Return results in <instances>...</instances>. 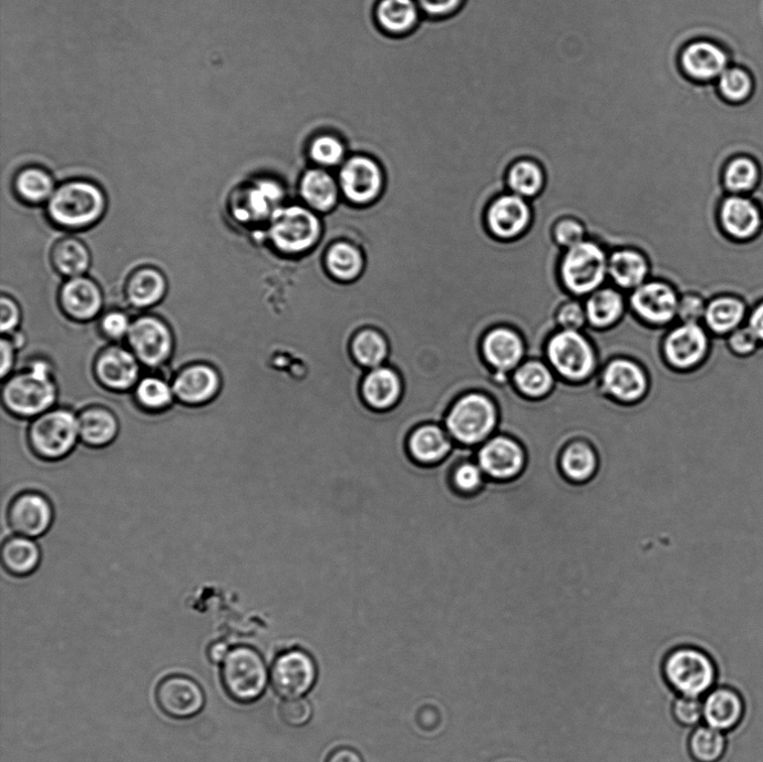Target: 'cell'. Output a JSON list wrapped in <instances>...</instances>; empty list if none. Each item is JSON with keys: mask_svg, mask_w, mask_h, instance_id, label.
<instances>
[{"mask_svg": "<svg viewBox=\"0 0 763 762\" xmlns=\"http://www.w3.org/2000/svg\"><path fill=\"white\" fill-rule=\"evenodd\" d=\"M721 95L731 102L746 100L753 91V80L747 71L741 68H728L718 79Z\"/></svg>", "mask_w": 763, "mask_h": 762, "instance_id": "681fc988", "label": "cell"}, {"mask_svg": "<svg viewBox=\"0 0 763 762\" xmlns=\"http://www.w3.org/2000/svg\"><path fill=\"white\" fill-rule=\"evenodd\" d=\"M79 440L78 415L68 409H52L35 418L28 432L32 452L49 462L70 455Z\"/></svg>", "mask_w": 763, "mask_h": 762, "instance_id": "9c48e42d", "label": "cell"}, {"mask_svg": "<svg viewBox=\"0 0 763 762\" xmlns=\"http://www.w3.org/2000/svg\"><path fill=\"white\" fill-rule=\"evenodd\" d=\"M318 677L313 657L298 648L277 656L270 669L271 686L286 700L305 698L315 688Z\"/></svg>", "mask_w": 763, "mask_h": 762, "instance_id": "4fadbf2b", "label": "cell"}, {"mask_svg": "<svg viewBox=\"0 0 763 762\" xmlns=\"http://www.w3.org/2000/svg\"><path fill=\"white\" fill-rule=\"evenodd\" d=\"M0 330L4 334L14 332L22 321V311L18 302L11 297L3 296L0 300Z\"/></svg>", "mask_w": 763, "mask_h": 762, "instance_id": "680465c9", "label": "cell"}, {"mask_svg": "<svg viewBox=\"0 0 763 762\" xmlns=\"http://www.w3.org/2000/svg\"><path fill=\"white\" fill-rule=\"evenodd\" d=\"M229 649L223 641L212 643L207 649V658L213 665H221Z\"/></svg>", "mask_w": 763, "mask_h": 762, "instance_id": "be15d7a7", "label": "cell"}, {"mask_svg": "<svg viewBox=\"0 0 763 762\" xmlns=\"http://www.w3.org/2000/svg\"><path fill=\"white\" fill-rule=\"evenodd\" d=\"M323 233L321 215L300 204L283 205L267 225V236L272 246L289 257L312 251L320 244Z\"/></svg>", "mask_w": 763, "mask_h": 762, "instance_id": "277c9868", "label": "cell"}, {"mask_svg": "<svg viewBox=\"0 0 763 762\" xmlns=\"http://www.w3.org/2000/svg\"><path fill=\"white\" fill-rule=\"evenodd\" d=\"M355 362L365 370L384 365L390 357V343L386 336L378 329L359 330L350 344Z\"/></svg>", "mask_w": 763, "mask_h": 762, "instance_id": "b9f144b4", "label": "cell"}, {"mask_svg": "<svg viewBox=\"0 0 763 762\" xmlns=\"http://www.w3.org/2000/svg\"><path fill=\"white\" fill-rule=\"evenodd\" d=\"M133 322L130 317L121 311H111L101 320L102 332L112 340H121L128 337Z\"/></svg>", "mask_w": 763, "mask_h": 762, "instance_id": "6f0895ef", "label": "cell"}, {"mask_svg": "<svg viewBox=\"0 0 763 762\" xmlns=\"http://www.w3.org/2000/svg\"><path fill=\"white\" fill-rule=\"evenodd\" d=\"M298 194L305 205L319 215L333 212L342 198L338 179L330 171L320 167H309L303 172Z\"/></svg>", "mask_w": 763, "mask_h": 762, "instance_id": "4316f807", "label": "cell"}, {"mask_svg": "<svg viewBox=\"0 0 763 762\" xmlns=\"http://www.w3.org/2000/svg\"><path fill=\"white\" fill-rule=\"evenodd\" d=\"M41 558V549L32 538L16 535L3 544L2 564L13 576H30L39 568Z\"/></svg>", "mask_w": 763, "mask_h": 762, "instance_id": "ab89813d", "label": "cell"}, {"mask_svg": "<svg viewBox=\"0 0 763 762\" xmlns=\"http://www.w3.org/2000/svg\"><path fill=\"white\" fill-rule=\"evenodd\" d=\"M588 328L609 330L621 322L628 311L627 294L610 284L584 299Z\"/></svg>", "mask_w": 763, "mask_h": 762, "instance_id": "f546056e", "label": "cell"}, {"mask_svg": "<svg viewBox=\"0 0 763 762\" xmlns=\"http://www.w3.org/2000/svg\"><path fill=\"white\" fill-rule=\"evenodd\" d=\"M54 522V507L43 493L27 491L18 494L10 503L8 523L11 531L32 539L48 534Z\"/></svg>", "mask_w": 763, "mask_h": 762, "instance_id": "ac0fdd59", "label": "cell"}, {"mask_svg": "<svg viewBox=\"0 0 763 762\" xmlns=\"http://www.w3.org/2000/svg\"><path fill=\"white\" fill-rule=\"evenodd\" d=\"M324 264L328 274L339 282L358 280L365 268L362 250L347 239L334 240L326 250Z\"/></svg>", "mask_w": 763, "mask_h": 762, "instance_id": "d590c367", "label": "cell"}, {"mask_svg": "<svg viewBox=\"0 0 763 762\" xmlns=\"http://www.w3.org/2000/svg\"><path fill=\"white\" fill-rule=\"evenodd\" d=\"M545 360L570 384L587 383L602 367L597 347L585 331L557 329L546 343Z\"/></svg>", "mask_w": 763, "mask_h": 762, "instance_id": "7a4b0ae2", "label": "cell"}, {"mask_svg": "<svg viewBox=\"0 0 763 762\" xmlns=\"http://www.w3.org/2000/svg\"><path fill=\"white\" fill-rule=\"evenodd\" d=\"M759 178L756 164L746 157H739L730 162L724 171L725 187L735 193L752 189Z\"/></svg>", "mask_w": 763, "mask_h": 762, "instance_id": "c3c4849f", "label": "cell"}, {"mask_svg": "<svg viewBox=\"0 0 763 762\" xmlns=\"http://www.w3.org/2000/svg\"><path fill=\"white\" fill-rule=\"evenodd\" d=\"M14 187L19 197L32 205L48 204L56 189L52 175L37 166L19 172Z\"/></svg>", "mask_w": 763, "mask_h": 762, "instance_id": "7bdbcfd3", "label": "cell"}, {"mask_svg": "<svg viewBox=\"0 0 763 762\" xmlns=\"http://www.w3.org/2000/svg\"><path fill=\"white\" fill-rule=\"evenodd\" d=\"M220 666L221 686L231 701L249 706L265 696L270 682V671L257 649L237 646L228 651Z\"/></svg>", "mask_w": 763, "mask_h": 762, "instance_id": "8992f818", "label": "cell"}, {"mask_svg": "<svg viewBox=\"0 0 763 762\" xmlns=\"http://www.w3.org/2000/svg\"><path fill=\"white\" fill-rule=\"evenodd\" d=\"M126 339L141 363L151 368L165 364L172 358L175 348L171 327L153 316L141 317L133 322Z\"/></svg>", "mask_w": 763, "mask_h": 762, "instance_id": "e0dca14e", "label": "cell"}, {"mask_svg": "<svg viewBox=\"0 0 763 762\" xmlns=\"http://www.w3.org/2000/svg\"><path fill=\"white\" fill-rule=\"evenodd\" d=\"M326 762H364L362 755L353 748L339 746L332 750Z\"/></svg>", "mask_w": 763, "mask_h": 762, "instance_id": "6125c7cd", "label": "cell"}, {"mask_svg": "<svg viewBox=\"0 0 763 762\" xmlns=\"http://www.w3.org/2000/svg\"><path fill=\"white\" fill-rule=\"evenodd\" d=\"M591 237L588 224L576 216L565 215L553 227L554 241L563 249L571 248Z\"/></svg>", "mask_w": 763, "mask_h": 762, "instance_id": "7dc6e473", "label": "cell"}, {"mask_svg": "<svg viewBox=\"0 0 763 762\" xmlns=\"http://www.w3.org/2000/svg\"><path fill=\"white\" fill-rule=\"evenodd\" d=\"M63 311L76 321H90L102 311L104 299L100 286L86 277L69 279L60 292Z\"/></svg>", "mask_w": 763, "mask_h": 762, "instance_id": "83f0119b", "label": "cell"}, {"mask_svg": "<svg viewBox=\"0 0 763 762\" xmlns=\"http://www.w3.org/2000/svg\"><path fill=\"white\" fill-rule=\"evenodd\" d=\"M704 297L698 292H684L680 295L678 322L700 323L704 320L707 311Z\"/></svg>", "mask_w": 763, "mask_h": 762, "instance_id": "9f6ffc18", "label": "cell"}, {"mask_svg": "<svg viewBox=\"0 0 763 762\" xmlns=\"http://www.w3.org/2000/svg\"><path fill=\"white\" fill-rule=\"evenodd\" d=\"M662 673L671 690L681 697L700 699L716 681L713 660L692 647L674 649L663 660Z\"/></svg>", "mask_w": 763, "mask_h": 762, "instance_id": "ba28073f", "label": "cell"}, {"mask_svg": "<svg viewBox=\"0 0 763 762\" xmlns=\"http://www.w3.org/2000/svg\"><path fill=\"white\" fill-rule=\"evenodd\" d=\"M175 399L190 408L213 402L221 390V377L209 364L195 363L182 369L173 381Z\"/></svg>", "mask_w": 763, "mask_h": 762, "instance_id": "603a6c76", "label": "cell"}, {"mask_svg": "<svg viewBox=\"0 0 763 762\" xmlns=\"http://www.w3.org/2000/svg\"><path fill=\"white\" fill-rule=\"evenodd\" d=\"M671 712L679 725L693 728L703 719V702L698 698L680 696L673 701Z\"/></svg>", "mask_w": 763, "mask_h": 762, "instance_id": "db71d44e", "label": "cell"}, {"mask_svg": "<svg viewBox=\"0 0 763 762\" xmlns=\"http://www.w3.org/2000/svg\"><path fill=\"white\" fill-rule=\"evenodd\" d=\"M475 460L487 478L507 482L525 472L527 453L516 439L496 433L477 447Z\"/></svg>", "mask_w": 763, "mask_h": 762, "instance_id": "2e32d148", "label": "cell"}, {"mask_svg": "<svg viewBox=\"0 0 763 762\" xmlns=\"http://www.w3.org/2000/svg\"><path fill=\"white\" fill-rule=\"evenodd\" d=\"M404 390L402 375L389 364L367 370L361 383L362 400L375 412L395 409L403 399Z\"/></svg>", "mask_w": 763, "mask_h": 762, "instance_id": "484cf974", "label": "cell"}, {"mask_svg": "<svg viewBox=\"0 0 763 762\" xmlns=\"http://www.w3.org/2000/svg\"><path fill=\"white\" fill-rule=\"evenodd\" d=\"M725 51L709 40H693L679 50L678 66L684 79L694 83L718 80L729 68Z\"/></svg>", "mask_w": 763, "mask_h": 762, "instance_id": "44dd1931", "label": "cell"}, {"mask_svg": "<svg viewBox=\"0 0 763 762\" xmlns=\"http://www.w3.org/2000/svg\"><path fill=\"white\" fill-rule=\"evenodd\" d=\"M609 248L596 238L565 249L559 262L564 289L574 298L585 299L609 284Z\"/></svg>", "mask_w": 763, "mask_h": 762, "instance_id": "3957f363", "label": "cell"}, {"mask_svg": "<svg viewBox=\"0 0 763 762\" xmlns=\"http://www.w3.org/2000/svg\"><path fill=\"white\" fill-rule=\"evenodd\" d=\"M372 21L381 34L401 40L413 35L424 17L416 0H375Z\"/></svg>", "mask_w": 763, "mask_h": 762, "instance_id": "cb8c5ba5", "label": "cell"}, {"mask_svg": "<svg viewBox=\"0 0 763 762\" xmlns=\"http://www.w3.org/2000/svg\"><path fill=\"white\" fill-rule=\"evenodd\" d=\"M720 222L729 235L745 239L759 230L761 215L750 199L733 196L723 200L720 207Z\"/></svg>", "mask_w": 763, "mask_h": 762, "instance_id": "8d00e7d4", "label": "cell"}, {"mask_svg": "<svg viewBox=\"0 0 763 762\" xmlns=\"http://www.w3.org/2000/svg\"><path fill=\"white\" fill-rule=\"evenodd\" d=\"M725 750L724 733L710 725L698 727L689 738V752L697 762H718Z\"/></svg>", "mask_w": 763, "mask_h": 762, "instance_id": "bcb514c9", "label": "cell"}, {"mask_svg": "<svg viewBox=\"0 0 763 762\" xmlns=\"http://www.w3.org/2000/svg\"><path fill=\"white\" fill-rule=\"evenodd\" d=\"M58 394L51 365L39 360L25 371L8 379L3 387L2 401L11 415L22 420H34L54 408Z\"/></svg>", "mask_w": 763, "mask_h": 762, "instance_id": "6da1fadb", "label": "cell"}, {"mask_svg": "<svg viewBox=\"0 0 763 762\" xmlns=\"http://www.w3.org/2000/svg\"><path fill=\"white\" fill-rule=\"evenodd\" d=\"M94 374L104 389L115 393L128 392L140 383L141 361L132 350L110 347L97 356Z\"/></svg>", "mask_w": 763, "mask_h": 762, "instance_id": "7402d4cb", "label": "cell"}, {"mask_svg": "<svg viewBox=\"0 0 763 762\" xmlns=\"http://www.w3.org/2000/svg\"><path fill=\"white\" fill-rule=\"evenodd\" d=\"M80 441L89 447L102 449L118 435L116 415L103 406H90L78 415Z\"/></svg>", "mask_w": 763, "mask_h": 762, "instance_id": "d6a6232c", "label": "cell"}, {"mask_svg": "<svg viewBox=\"0 0 763 762\" xmlns=\"http://www.w3.org/2000/svg\"><path fill=\"white\" fill-rule=\"evenodd\" d=\"M137 404L148 413H162L174 403L173 387L159 377H145L135 388Z\"/></svg>", "mask_w": 763, "mask_h": 762, "instance_id": "f6af8a7d", "label": "cell"}, {"mask_svg": "<svg viewBox=\"0 0 763 762\" xmlns=\"http://www.w3.org/2000/svg\"><path fill=\"white\" fill-rule=\"evenodd\" d=\"M17 349L12 340L7 338L2 339V344H0V352H2V365H0L2 372H0V374H2V378H7L14 367Z\"/></svg>", "mask_w": 763, "mask_h": 762, "instance_id": "94428289", "label": "cell"}, {"mask_svg": "<svg viewBox=\"0 0 763 762\" xmlns=\"http://www.w3.org/2000/svg\"><path fill=\"white\" fill-rule=\"evenodd\" d=\"M710 338L700 323L677 322L662 340L666 362L677 371H693L701 367L710 354Z\"/></svg>", "mask_w": 763, "mask_h": 762, "instance_id": "5bb4252c", "label": "cell"}, {"mask_svg": "<svg viewBox=\"0 0 763 762\" xmlns=\"http://www.w3.org/2000/svg\"><path fill=\"white\" fill-rule=\"evenodd\" d=\"M305 153L309 165L328 171L340 168L351 155L347 141L337 132H313L306 143Z\"/></svg>", "mask_w": 763, "mask_h": 762, "instance_id": "836d02e7", "label": "cell"}, {"mask_svg": "<svg viewBox=\"0 0 763 762\" xmlns=\"http://www.w3.org/2000/svg\"><path fill=\"white\" fill-rule=\"evenodd\" d=\"M556 323L558 329L585 331L588 320L584 299L571 297L563 302L556 312Z\"/></svg>", "mask_w": 763, "mask_h": 762, "instance_id": "816d5d0a", "label": "cell"}, {"mask_svg": "<svg viewBox=\"0 0 763 762\" xmlns=\"http://www.w3.org/2000/svg\"><path fill=\"white\" fill-rule=\"evenodd\" d=\"M560 468L565 477L576 484L594 478L599 468V457L594 446L577 440L566 446L560 456Z\"/></svg>", "mask_w": 763, "mask_h": 762, "instance_id": "f35d334b", "label": "cell"}, {"mask_svg": "<svg viewBox=\"0 0 763 762\" xmlns=\"http://www.w3.org/2000/svg\"><path fill=\"white\" fill-rule=\"evenodd\" d=\"M516 390L526 399L540 401L548 398L557 385L558 377L544 359L527 358L513 373Z\"/></svg>", "mask_w": 763, "mask_h": 762, "instance_id": "4dcf8cb0", "label": "cell"}, {"mask_svg": "<svg viewBox=\"0 0 763 762\" xmlns=\"http://www.w3.org/2000/svg\"><path fill=\"white\" fill-rule=\"evenodd\" d=\"M338 183L343 199L351 205L365 207L383 195L386 175L374 157L354 153L339 168Z\"/></svg>", "mask_w": 763, "mask_h": 762, "instance_id": "30bf717a", "label": "cell"}, {"mask_svg": "<svg viewBox=\"0 0 763 762\" xmlns=\"http://www.w3.org/2000/svg\"><path fill=\"white\" fill-rule=\"evenodd\" d=\"M455 446L444 425L437 423H426L416 428L408 442L411 457L424 466L441 464L452 454Z\"/></svg>", "mask_w": 763, "mask_h": 762, "instance_id": "f1b7e54d", "label": "cell"}, {"mask_svg": "<svg viewBox=\"0 0 763 762\" xmlns=\"http://www.w3.org/2000/svg\"><path fill=\"white\" fill-rule=\"evenodd\" d=\"M546 185V169L544 165L535 158H519L507 168L505 186L508 193H513L533 202L543 194Z\"/></svg>", "mask_w": 763, "mask_h": 762, "instance_id": "e575fe53", "label": "cell"}, {"mask_svg": "<svg viewBox=\"0 0 763 762\" xmlns=\"http://www.w3.org/2000/svg\"><path fill=\"white\" fill-rule=\"evenodd\" d=\"M745 306L732 297H719L707 306L704 322L714 333H725L733 330L743 320Z\"/></svg>", "mask_w": 763, "mask_h": 762, "instance_id": "ee69618b", "label": "cell"}, {"mask_svg": "<svg viewBox=\"0 0 763 762\" xmlns=\"http://www.w3.org/2000/svg\"><path fill=\"white\" fill-rule=\"evenodd\" d=\"M486 482L487 477L475 459L458 463L452 472V485L463 495L477 494Z\"/></svg>", "mask_w": 763, "mask_h": 762, "instance_id": "f907efd6", "label": "cell"}, {"mask_svg": "<svg viewBox=\"0 0 763 762\" xmlns=\"http://www.w3.org/2000/svg\"><path fill=\"white\" fill-rule=\"evenodd\" d=\"M156 702L162 712L174 720L197 717L205 708L206 696L194 679L174 675L164 678L156 689Z\"/></svg>", "mask_w": 763, "mask_h": 762, "instance_id": "d6986e66", "label": "cell"}, {"mask_svg": "<svg viewBox=\"0 0 763 762\" xmlns=\"http://www.w3.org/2000/svg\"><path fill=\"white\" fill-rule=\"evenodd\" d=\"M279 714L287 725L302 728L311 721L313 708L306 698L287 699L280 706Z\"/></svg>", "mask_w": 763, "mask_h": 762, "instance_id": "11a10c76", "label": "cell"}, {"mask_svg": "<svg viewBox=\"0 0 763 762\" xmlns=\"http://www.w3.org/2000/svg\"><path fill=\"white\" fill-rule=\"evenodd\" d=\"M680 295L672 284L651 278L627 294L628 309L650 327L670 328L678 322Z\"/></svg>", "mask_w": 763, "mask_h": 762, "instance_id": "8fae6325", "label": "cell"}, {"mask_svg": "<svg viewBox=\"0 0 763 762\" xmlns=\"http://www.w3.org/2000/svg\"><path fill=\"white\" fill-rule=\"evenodd\" d=\"M653 278V267L647 254L632 246L609 251L608 280L619 290L629 294Z\"/></svg>", "mask_w": 763, "mask_h": 762, "instance_id": "d4e9b609", "label": "cell"}, {"mask_svg": "<svg viewBox=\"0 0 763 762\" xmlns=\"http://www.w3.org/2000/svg\"><path fill=\"white\" fill-rule=\"evenodd\" d=\"M498 423L494 400L482 392H470L454 402L444 428L455 444L477 449L497 433Z\"/></svg>", "mask_w": 763, "mask_h": 762, "instance_id": "5b68a950", "label": "cell"}, {"mask_svg": "<svg viewBox=\"0 0 763 762\" xmlns=\"http://www.w3.org/2000/svg\"><path fill=\"white\" fill-rule=\"evenodd\" d=\"M168 290L164 274L156 268H142L133 274L125 287L126 299L138 309L161 303Z\"/></svg>", "mask_w": 763, "mask_h": 762, "instance_id": "74e56055", "label": "cell"}, {"mask_svg": "<svg viewBox=\"0 0 763 762\" xmlns=\"http://www.w3.org/2000/svg\"><path fill=\"white\" fill-rule=\"evenodd\" d=\"M424 20L442 22L458 16L467 0H416Z\"/></svg>", "mask_w": 763, "mask_h": 762, "instance_id": "f5cc1de1", "label": "cell"}, {"mask_svg": "<svg viewBox=\"0 0 763 762\" xmlns=\"http://www.w3.org/2000/svg\"><path fill=\"white\" fill-rule=\"evenodd\" d=\"M749 328L759 340H763V303L756 307L750 317Z\"/></svg>", "mask_w": 763, "mask_h": 762, "instance_id": "e7e4bbea", "label": "cell"}, {"mask_svg": "<svg viewBox=\"0 0 763 762\" xmlns=\"http://www.w3.org/2000/svg\"><path fill=\"white\" fill-rule=\"evenodd\" d=\"M757 340L754 332L747 327L735 330L730 337L729 343L735 353L744 356L754 351Z\"/></svg>", "mask_w": 763, "mask_h": 762, "instance_id": "91938a15", "label": "cell"}, {"mask_svg": "<svg viewBox=\"0 0 763 762\" xmlns=\"http://www.w3.org/2000/svg\"><path fill=\"white\" fill-rule=\"evenodd\" d=\"M600 388L612 401L622 405L641 403L650 391V377L646 367L629 357L619 356L602 364Z\"/></svg>", "mask_w": 763, "mask_h": 762, "instance_id": "7c38bea8", "label": "cell"}, {"mask_svg": "<svg viewBox=\"0 0 763 762\" xmlns=\"http://www.w3.org/2000/svg\"><path fill=\"white\" fill-rule=\"evenodd\" d=\"M54 269L69 279L83 277L91 267V253L79 238L65 237L52 250Z\"/></svg>", "mask_w": 763, "mask_h": 762, "instance_id": "60d3db41", "label": "cell"}, {"mask_svg": "<svg viewBox=\"0 0 763 762\" xmlns=\"http://www.w3.org/2000/svg\"><path fill=\"white\" fill-rule=\"evenodd\" d=\"M106 207L105 194L97 185L87 181H71L55 189L48 203V214L56 226L83 229L96 224Z\"/></svg>", "mask_w": 763, "mask_h": 762, "instance_id": "52a82bcc", "label": "cell"}, {"mask_svg": "<svg viewBox=\"0 0 763 762\" xmlns=\"http://www.w3.org/2000/svg\"><path fill=\"white\" fill-rule=\"evenodd\" d=\"M743 714V699L730 688L710 691L703 702V719L707 724L722 732L734 729Z\"/></svg>", "mask_w": 763, "mask_h": 762, "instance_id": "1f68e13d", "label": "cell"}, {"mask_svg": "<svg viewBox=\"0 0 763 762\" xmlns=\"http://www.w3.org/2000/svg\"><path fill=\"white\" fill-rule=\"evenodd\" d=\"M481 352L491 369L508 374L528 358L524 336L516 328L505 325L496 326L484 334Z\"/></svg>", "mask_w": 763, "mask_h": 762, "instance_id": "ffe728a7", "label": "cell"}, {"mask_svg": "<svg viewBox=\"0 0 763 762\" xmlns=\"http://www.w3.org/2000/svg\"><path fill=\"white\" fill-rule=\"evenodd\" d=\"M534 208L530 200L507 190L496 196L485 212L489 234L502 241H513L530 229Z\"/></svg>", "mask_w": 763, "mask_h": 762, "instance_id": "9a60e30c", "label": "cell"}]
</instances>
